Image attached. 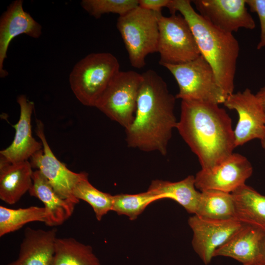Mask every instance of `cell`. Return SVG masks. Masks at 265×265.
<instances>
[{
  "instance_id": "cell-1",
  "label": "cell",
  "mask_w": 265,
  "mask_h": 265,
  "mask_svg": "<svg viewBox=\"0 0 265 265\" xmlns=\"http://www.w3.org/2000/svg\"><path fill=\"white\" fill-rule=\"evenodd\" d=\"M142 75L134 118L125 130L126 141L129 147L165 156L178 122L174 113L176 98L155 71L150 69Z\"/></svg>"
},
{
  "instance_id": "cell-2",
  "label": "cell",
  "mask_w": 265,
  "mask_h": 265,
  "mask_svg": "<svg viewBox=\"0 0 265 265\" xmlns=\"http://www.w3.org/2000/svg\"><path fill=\"white\" fill-rule=\"evenodd\" d=\"M176 129L205 171L219 166L236 148L232 119L217 104L182 100Z\"/></svg>"
},
{
  "instance_id": "cell-3",
  "label": "cell",
  "mask_w": 265,
  "mask_h": 265,
  "mask_svg": "<svg viewBox=\"0 0 265 265\" xmlns=\"http://www.w3.org/2000/svg\"><path fill=\"white\" fill-rule=\"evenodd\" d=\"M171 14L179 12L186 20L202 55L212 68L218 82L227 97L234 93L238 41L232 33L214 26L196 12L189 0H170Z\"/></svg>"
},
{
  "instance_id": "cell-4",
  "label": "cell",
  "mask_w": 265,
  "mask_h": 265,
  "mask_svg": "<svg viewBox=\"0 0 265 265\" xmlns=\"http://www.w3.org/2000/svg\"><path fill=\"white\" fill-rule=\"evenodd\" d=\"M119 71L118 60L111 53H91L74 66L69 78L71 89L83 105L95 107Z\"/></svg>"
},
{
  "instance_id": "cell-5",
  "label": "cell",
  "mask_w": 265,
  "mask_h": 265,
  "mask_svg": "<svg viewBox=\"0 0 265 265\" xmlns=\"http://www.w3.org/2000/svg\"><path fill=\"white\" fill-rule=\"evenodd\" d=\"M140 6L119 16L116 27L121 34L131 65L140 69L146 56L158 52V13Z\"/></svg>"
},
{
  "instance_id": "cell-6",
  "label": "cell",
  "mask_w": 265,
  "mask_h": 265,
  "mask_svg": "<svg viewBox=\"0 0 265 265\" xmlns=\"http://www.w3.org/2000/svg\"><path fill=\"white\" fill-rule=\"evenodd\" d=\"M176 80L179 91L176 99L217 104H223L227 97L220 86L215 73L200 55L189 62L164 66Z\"/></svg>"
},
{
  "instance_id": "cell-7",
  "label": "cell",
  "mask_w": 265,
  "mask_h": 265,
  "mask_svg": "<svg viewBox=\"0 0 265 265\" xmlns=\"http://www.w3.org/2000/svg\"><path fill=\"white\" fill-rule=\"evenodd\" d=\"M142 79V74L135 71H120L95 107L125 130L127 129L134 118Z\"/></svg>"
},
{
  "instance_id": "cell-8",
  "label": "cell",
  "mask_w": 265,
  "mask_h": 265,
  "mask_svg": "<svg viewBox=\"0 0 265 265\" xmlns=\"http://www.w3.org/2000/svg\"><path fill=\"white\" fill-rule=\"evenodd\" d=\"M158 24L160 65L186 63L201 55L189 26L181 14L165 17L159 12Z\"/></svg>"
},
{
  "instance_id": "cell-9",
  "label": "cell",
  "mask_w": 265,
  "mask_h": 265,
  "mask_svg": "<svg viewBox=\"0 0 265 265\" xmlns=\"http://www.w3.org/2000/svg\"><path fill=\"white\" fill-rule=\"evenodd\" d=\"M36 133L42 143L43 149L30 159L32 167L41 172L61 197L78 204L79 200L73 195L74 188L80 181L88 176V174L70 170L56 158L47 141L43 124L39 120H36Z\"/></svg>"
},
{
  "instance_id": "cell-10",
  "label": "cell",
  "mask_w": 265,
  "mask_h": 265,
  "mask_svg": "<svg viewBox=\"0 0 265 265\" xmlns=\"http://www.w3.org/2000/svg\"><path fill=\"white\" fill-rule=\"evenodd\" d=\"M223 104L228 108L235 110L238 115L234 131L236 148L265 136V110L250 89L228 95Z\"/></svg>"
},
{
  "instance_id": "cell-11",
  "label": "cell",
  "mask_w": 265,
  "mask_h": 265,
  "mask_svg": "<svg viewBox=\"0 0 265 265\" xmlns=\"http://www.w3.org/2000/svg\"><path fill=\"white\" fill-rule=\"evenodd\" d=\"M188 223L193 233L192 247L205 265L211 263L214 251L243 225L236 219L214 220L195 214L189 218Z\"/></svg>"
},
{
  "instance_id": "cell-12",
  "label": "cell",
  "mask_w": 265,
  "mask_h": 265,
  "mask_svg": "<svg viewBox=\"0 0 265 265\" xmlns=\"http://www.w3.org/2000/svg\"><path fill=\"white\" fill-rule=\"evenodd\" d=\"M252 172V166L245 157L233 153L213 170L198 171L195 186L200 191L212 189L231 193L245 184Z\"/></svg>"
},
{
  "instance_id": "cell-13",
  "label": "cell",
  "mask_w": 265,
  "mask_h": 265,
  "mask_svg": "<svg viewBox=\"0 0 265 265\" xmlns=\"http://www.w3.org/2000/svg\"><path fill=\"white\" fill-rule=\"evenodd\" d=\"M191 2L202 17L225 32L232 33L240 28L253 29L256 26L246 0H194Z\"/></svg>"
},
{
  "instance_id": "cell-14",
  "label": "cell",
  "mask_w": 265,
  "mask_h": 265,
  "mask_svg": "<svg viewBox=\"0 0 265 265\" xmlns=\"http://www.w3.org/2000/svg\"><path fill=\"white\" fill-rule=\"evenodd\" d=\"M17 103L20 114L18 122L13 126L15 130L14 138L8 147L0 151V161L13 163L28 160L43 147L42 143L32 135L31 120L34 103L24 95L17 97Z\"/></svg>"
},
{
  "instance_id": "cell-15",
  "label": "cell",
  "mask_w": 265,
  "mask_h": 265,
  "mask_svg": "<svg viewBox=\"0 0 265 265\" xmlns=\"http://www.w3.org/2000/svg\"><path fill=\"white\" fill-rule=\"evenodd\" d=\"M22 0L12 2L0 19V77L4 78L8 72L3 69V63L7 57V52L12 40L25 34L38 38L42 34V26L26 12Z\"/></svg>"
},
{
  "instance_id": "cell-16",
  "label": "cell",
  "mask_w": 265,
  "mask_h": 265,
  "mask_svg": "<svg viewBox=\"0 0 265 265\" xmlns=\"http://www.w3.org/2000/svg\"><path fill=\"white\" fill-rule=\"evenodd\" d=\"M57 232L26 228L18 258L7 265H52Z\"/></svg>"
},
{
  "instance_id": "cell-17",
  "label": "cell",
  "mask_w": 265,
  "mask_h": 265,
  "mask_svg": "<svg viewBox=\"0 0 265 265\" xmlns=\"http://www.w3.org/2000/svg\"><path fill=\"white\" fill-rule=\"evenodd\" d=\"M264 233L254 226L243 224L224 244L214 251L213 257H230L243 265L258 264L260 243Z\"/></svg>"
},
{
  "instance_id": "cell-18",
  "label": "cell",
  "mask_w": 265,
  "mask_h": 265,
  "mask_svg": "<svg viewBox=\"0 0 265 265\" xmlns=\"http://www.w3.org/2000/svg\"><path fill=\"white\" fill-rule=\"evenodd\" d=\"M28 192L44 204L47 213L45 224L49 226L63 224L74 212L76 204L61 197L38 170L33 171L32 185Z\"/></svg>"
},
{
  "instance_id": "cell-19",
  "label": "cell",
  "mask_w": 265,
  "mask_h": 265,
  "mask_svg": "<svg viewBox=\"0 0 265 265\" xmlns=\"http://www.w3.org/2000/svg\"><path fill=\"white\" fill-rule=\"evenodd\" d=\"M29 161H0V199L13 205L28 192L32 185L33 171Z\"/></svg>"
},
{
  "instance_id": "cell-20",
  "label": "cell",
  "mask_w": 265,
  "mask_h": 265,
  "mask_svg": "<svg viewBox=\"0 0 265 265\" xmlns=\"http://www.w3.org/2000/svg\"><path fill=\"white\" fill-rule=\"evenodd\" d=\"M236 219L265 232V195L244 184L231 193Z\"/></svg>"
},
{
  "instance_id": "cell-21",
  "label": "cell",
  "mask_w": 265,
  "mask_h": 265,
  "mask_svg": "<svg viewBox=\"0 0 265 265\" xmlns=\"http://www.w3.org/2000/svg\"><path fill=\"white\" fill-rule=\"evenodd\" d=\"M196 188L195 176L189 175L175 182L153 180L147 190L158 195L160 199L169 198L175 201L188 212L195 214L201 196V191Z\"/></svg>"
},
{
  "instance_id": "cell-22",
  "label": "cell",
  "mask_w": 265,
  "mask_h": 265,
  "mask_svg": "<svg viewBox=\"0 0 265 265\" xmlns=\"http://www.w3.org/2000/svg\"><path fill=\"white\" fill-rule=\"evenodd\" d=\"M52 265H102L90 245L73 238H57Z\"/></svg>"
},
{
  "instance_id": "cell-23",
  "label": "cell",
  "mask_w": 265,
  "mask_h": 265,
  "mask_svg": "<svg viewBox=\"0 0 265 265\" xmlns=\"http://www.w3.org/2000/svg\"><path fill=\"white\" fill-rule=\"evenodd\" d=\"M195 214L214 220L236 219L232 194L212 189L201 191L199 202Z\"/></svg>"
},
{
  "instance_id": "cell-24",
  "label": "cell",
  "mask_w": 265,
  "mask_h": 265,
  "mask_svg": "<svg viewBox=\"0 0 265 265\" xmlns=\"http://www.w3.org/2000/svg\"><path fill=\"white\" fill-rule=\"evenodd\" d=\"M47 213L44 207L31 206L13 209L0 206V237L15 232L33 221L45 223Z\"/></svg>"
},
{
  "instance_id": "cell-25",
  "label": "cell",
  "mask_w": 265,
  "mask_h": 265,
  "mask_svg": "<svg viewBox=\"0 0 265 265\" xmlns=\"http://www.w3.org/2000/svg\"><path fill=\"white\" fill-rule=\"evenodd\" d=\"M74 197L88 203L92 208L97 219L112 210L113 195L99 190L89 182L88 176L80 181L73 190Z\"/></svg>"
},
{
  "instance_id": "cell-26",
  "label": "cell",
  "mask_w": 265,
  "mask_h": 265,
  "mask_svg": "<svg viewBox=\"0 0 265 265\" xmlns=\"http://www.w3.org/2000/svg\"><path fill=\"white\" fill-rule=\"evenodd\" d=\"M161 200L147 190L137 194H119L113 195L112 210L118 215H125L131 220L136 219L151 203Z\"/></svg>"
},
{
  "instance_id": "cell-27",
  "label": "cell",
  "mask_w": 265,
  "mask_h": 265,
  "mask_svg": "<svg viewBox=\"0 0 265 265\" xmlns=\"http://www.w3.org/2000/svg\"><path fill=\"white\" fill-rule=\"evenodd\" d=\"M80 5L89 15L98 19L110 13L124 15L138 6V0H82Z\"/></svg>"
},
{
  "instance_id": "cell-28",
  "label": "cell",
  "mask_w": 265,
  "mask_h": 265,
  "mask_svg": "<svg viewBox=\"0 0 265 265\" xmlns=\"http://www.w3.org/2000/svg\"><path fill=\"white\" fill-rule=\"evenodd\" d=\"M246 5L252 12L257 13L260 23V41L257 49L265 47V0H246Z\"/></svg>"
},
{
  "instance_id": "cell-29",
  "label": "cell",
  "mask_w": 265,
  "mask_h": 265,
  "mask_svg": "<svg viewBox=\"0 0 265 265\" xmlns=\"http://www.w3.org/2000/svg\"><path fill=\"white\" fill-rule=\"evenodd\" d=\"M170 0H138V6L155 12H161L163 7H167Z\"/></svg>"
},
{
  "instance_id": "cell-30",
  "label": "cell",
  "mask_w": 265,
  "mask_h": 265,
  "mask_svg": "<svg viewBox=\"0 0 265 265\" xmlns=\"http://www.w3.org/2000/svg\"><path fill=\"white\" fill-rule=\"evenodd\" d=\"M258 264L261 265H265V232L260 243Z\"/></svg>"
},
{
  "instance_id": "cell-31",
  "label": "cell",
  "mask_w": 265,
  "mask_h": 265,
  "mask_svg": "<svg viewBox=\"0 0 265 265\" xmlns=\"http://www.w3.org/2000/svg\"><path fill=\"white\" fill-rule=\"evenodd\" d=\"M265 110V85L260 88L256 94Z\"/></svg>"
},
{
  "instance_id": "cell-32",
  "label": "cell",
  "mask_w": 265,
  "mask_h": 265,
  "mask_svg": "<svg viewBox=\"0 0 265 265\" xmlns=\"http://www.w3.org/2000/svg\"><path fill=\"white\" fill-rule=\"evenodd\" d=\"M261 143L262 148L265 150V136L261 139Z\"/></svg>"
},
{
  "instance_id": "cell-33",
  "label": "cell",
  "mask_w": 265,
  "mask_h": 265,
  "mask_svg": "<svg viewBox=\"0 0 265 265\" xmlns=\"http://www.w3.org/2000/svg\"><path fill=\"white\" fill-rule=\"evenodd\" d=\"M261 265L259 264H253V265Z\"/></svg>"
}]
</instances>
